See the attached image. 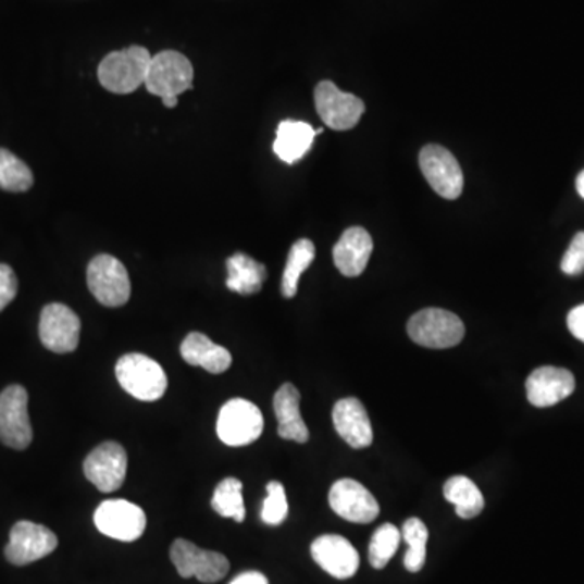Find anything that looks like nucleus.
Instances as JSON below:
<instances>
[{"label":"nucleus","mask_w":584,"mask_h":584,"mask_svg":"<svg viewBox=\"0 0 584 584\" xmlns=\"http://www.w3.org/2000/svg\"><path fill=\"white\" fill-rule=\"evenodd\" d=\"M151 58L153 55L150 51L141 46H131L122 51L111 52L99 64V84L111 94H134L145 85Z\"/></svg>","instance_id":"obj_1"},{"label":"nucleus","mask_w":584,"mask_h":584,"mask_svg":"<svg viewBox=\"0 0 584 584\" xmlns=\"http://www.w3.org/2000/svg\"><path fill=\"white\" fill-rule=\"evenodd\" d=\"M115 377L121 387L140 399V401H158L167 389V375L154 359L138 352L122 356L115 364Z\"/></svg>","instance_id":"obj_2"},{"label":"nucleus","mask_w":584,"mask_h":584,"mask_svg":"<svg viewBox=\"0 0 584 584\" xmlns=\"http://www.w3.org/2000/svg\"><path fill=\"white\" fill-rule=\"evenodd\" d=\"M408 335L415 345L428 349H448L464 338V323L460 316L444 309H424L409 319Z\"/></svg>","instance_id":"obj_3"},{"label":"nucleus","mask_w":584,"mask_h":584,"mask_svg":"<svg viewBox=\"0 0 584 584\" xmlns=\"http://www.w3.org/2000/svg\"><path fill=\"white\" fill-rule=\"evenodd\" d=\"M263 414L249 399L234 398L224 402L218 414L216 432L227 447H246L263 434Z\"/></svg>","instance_id":"obj_4"},{"label":"nucleus","mask_w":584,"mask_h":584,"mask_svg":"<svg viewBox=\"0 0 584 584\" xmlns=\"http://www.w3.org/2000/svg\"><path fill=\"white\" fill-rule=\"evenodd\" d=\"M194 85V65L177 51H163L151 58L145 87L157 97H179Z\"/></svg>","instance_id":"obj_5"},{"label":"nucleus","mask_w":584,"mask_h":584,"mask_svg":"<svg viewBox=\"0 0 584 584\" xmlns=\"http://www.w3.org/2000/svg\"><path fill=\"white\" fill-rule=\"evenodd\" d=\"M90 293L105 307H122L131 299L132 286L127 269L112 256L95 257L87 270Z\"/></svg>","instance_id":"obj_6"},{"label":"nucleus","mask_w":584,"mask_h":584,"mask_svg":"<svg viewBox=\"0 0 584 584\" xmlns=\"http://www.w3.org/2000/svg\"><path fill=\"white\" fill-rule=\"evenodd\" d=\"M32 440L28 393L22 385H10L0 393V442L13 450H25Z\"/></svg>","instance_id":"obj_7"},{"label":"nucleus","mask_w":584,"mask_h":584,"mask_svg":"<svg viewBox=\"0 0 584 584\" xmlns=\"http://www.w3.org/2000/svg\"><path fill=\"white\" fill-rule=\"evenodd\" d=\"M171 560L183 579L201 583H216L229 572V560L220 552L203 550L186 539H176L171 546Z\"/></svg>","instance_id":"obj_8"},{"label":"nucleus","mask_w":584,"mask_h":584,"mask_svg":"<svg viewBox=\"0 0 584 584\" xmlns=\"http://www.w3.org/2000/svg\"><path fill=\"white\" fill-rule=\"evenodd\" d=\"M419 166L432 189L447 200L463 192L464 177L457 158L440 145H427L419 153Z\"/></svg>","instance_id":"obj_9"},{"label":"nucleus","mask_w":584,"mask_h":584,"mask_svg":"<svg viewBox=\"0 0 584 584\" xmlns=\"http://www.w3.org/2000/svg\"><path fill=\"white\" fill-rule=\"evenodd\" d=\"M313 97L320 119L333 131H351L365 112L362 99L351 94H343L333 82H320Z\"/></svg>","instance_id":"obj_10"},{"label":"nucleus","mask_w":584,"mask_h":584,"mask_svg":"<svg viewBox=\"0 0 584 584\" xmlns=\"http://www.w3.org/2000/svg\"><path fill=\"white\" fill-rule=\"evenodd\" d=\"M58 544V536L49 527L32 523V521H18L10 531L5 559L12 566H29L54 552Z\"/></svg>","instance_id":"obj_11"},{"label":"nucleus","mask_w":584,"mask_h":584,"mask_svg":"<svg viewBox=\"0 0 584 584\" xmlns=\"http://www.w3.org/2000/svg\"><path fill=\"white\" fill-rule=\"evenodd\" d=\"M99 533L122 543H134L144 536L147 514L127 500H104L95 511Z\"/></svg>","instance_id":"obj_12"},{"label":"nucleus","mask_w":584,"mask_h":584,"mask_svg":"<svg viewBox=\"0 0 584 584\" xmlns=\"http://www.w3.org/2000/svg\"><path fill=\"white\" fill-rule=\"evenodd\" d=\"M82 323L77 313L64 303H49L39 319V338L42 346L58 355L74 352L80 343Z\"/></svg>","instance_id":"obj_13"},{"label":"nucleus","mask_w":584,"mask_h":584,"mask_svg":"<svg viewBox=\"0 0 584 584\" xmlns=\"http://www.w3.org/2000/svg\"><path fill=\"white\" fill-rule=\"evenodd\" d=\"M330 507L343 520L368 524L377 520L381 505L368 487L355 480H339L328 494Z\"/></svg>","instance_id":"obj_14"},{"label":"nucleus","mask_w":584,"mask_h":584,"mask_svg":"<svg viewBox=\"0 0 584 584\" xmlns=\"http://www.w3.org/2000/svg\"><path fill=\"white\" fill-rule=\"evenodd\" d=\"M85 476L104 494L119 490L127 474V453L117 442L98 445L84 463Z\"/></svg>","instance_id":"obj_15"},{"label":"nucleus","mask_w":584,"mask_h":584,"mask_svg":"<svg viewBox=\"0 0 584 584\" xmlns=\"http://www.w3.org/2000/svg\"><path fill=\"white\" fill-rule=\"evenodd\" d=\"M310 554L320 569L338 580L352 579L361 562L355 546L338 534L316 537L310 546Z\"/></svg>","instance_id":"obj_16"},{"label":"nucleus","mask_w":584,"mask_h":584,"mask_svg":"<svg viewBox=\"0 0 584 584\" xmlns=\"http://www.w3.org/2000/svg\"><path fill=\"white\" fill-rule=\"evenodd\" d=\"M572 372L554 365L536 369L526 381L527 401L536 408H549L575 392Z\"/></svg>","instance_id":"obj_17"},{"label":"nucleus","mask_w":584,"mask_h":584,"mask_svg":"<svg viewBox=\"0 0 584 584\" xmlns=\"http://www.w3.org/2000/svg\"><path fill=\"white\" fill-rule=\"evenodd\" d=\"M333 424L339 437L349 447L361 450V448L371 447L374 442V431H372L368 409L358 398H345L336 402L333 408Z\"/></svg>","instance_id":"obj_18"},{"label":"nucleus","mask_w":584,"mask_h":584,"mask_svg":"<svg viewBox=\"0 0 584 584\" xmlns=\"http://www.w3.org/2000/svg\"><path fill=\"white\" fill-rule=\"evenodd\" d=\"M374 240L364 227H349L333 247V262L341 275L356 278L368 269Z\"/></svg>","instance_id":"obj_19"},{"label":"nucleus","mask_w":584,"mask_h":584,"mask_svg":"<svg viewBox=\"0 0 584 584\" xmlns=\"http://www.w3.org/2000/svg\"><path fill=\"white\" fill-rule=\"evenodd\" d=\"M184 361L194 368H201L210 374H223L233 364V356L223 346L211 341L203 333H189L181 345Z\"/></svg>","instance_id":"obj_20"},{"label":"nucleus","mask_w":584,"mask_h":584,"mask_svg":"<svg viewBox=\"0 0 584 584\" xmlns=\"http://www.w3.org/2000/svg\"><path fill=\"white\" fill-rule=\"evenodd\" d=\"M276 419H278V435L285 440L306 444L309 440V428L300 414V393L293 384H285L276 392Z\"/></svg>","instance_id":"obj_21"},{"label":"nucleus","mask_w":584,"mask_h":584,"mask_svg":"<svg viewBox=\"0 0 584 584\" xmlns=\"http://www.w3.org/2000/svg\"><path fill=\"white\" fill-rule=\"evenodd\" d=\"M315 135V128H312V125L307 124V122L283 121L276 131L273 150H275L276 157L285 163H297L312 148Z\"/></svg>","instance_id":"obj_22"},{"label":"nucleus","mask_w":584,"mask_h":584,"mask_svg":"<svg viewBox=\"0 0 584 584\" xmlns=\"http://www.w3.org/2000/svg\"><path fill=\"white\" fill-rule=\"evenodd\" d=\"M229 291L250 296L259 293L266 279V269L246 253H234L226 262Z\"/></svg>","instance_id":"obj_23"},{"label":"nucleus","mask_w":584,"mask_h":584,"mask_svg":"<svg viewBox=\"0 0 584 584\" xmlns=\"http://www.w3.org/2000/svg\"><path fill=\"white\" fill-rule=\"evenodd\" d=\"M444 495L451 505H455L457 514L463 520H471L483 513L484 495L480 487L467 476H453L445 483Z\"/></svg>","instance_id":"obj_24"},{"label":"nucleus","mask_w":584,"mask_h":584,"mask_svg":"<svg viewBox=\"0 0 584 584\" xmlns=\"http://www.w3.org/2000/svg\"><path fill=\"white\" fill-rule=\"evenodd\" d=\"M313 259H315V246L312 240L299 239L294 243L282 279V294L286 299H293L296 296L300 276L312 265Z\"/></svg>","instance_id":"obj_25"},{"label":"nucleus","mask_w":584,"mask_h":584,"mask_svg":"<svg viewBox=\"0 0 584 584\" xmlns=\"http://www.w3.org/2000/svg\"><path fill=\"white\" fill-rule=\"evenodd\" d=\"M211 507L220 517L233 518L237 523L246 520V507H244L243 483L236 477H226L214 488Z\"/></svg>","instance_id":"obj_26"},{"label":"nucleus","mask_w":584,"mask_h":584,"mask_svg":"<svg viewBox=\"0 0 584 584\" xmlns=\"http://www.w3.org/2000/svg\"><path fill=\"white\" fill-rule=\"evenodd\" d=\"M402 539L408 544V552L405 556V567L408 572H421L427 557V526L419 518H409L402 524Z\"/></svg>","instance_id":"obj_27"},{"label":"nucleus","mask_w":584,"mask_h":584,"mask_svg":"<svg viewBox=\"0 0 584 584\" xmlns=\"http://www.w3.org/2000/svg\"><path fill=\"white\" fill-rule=\"evenodd\" d=\"M35 177L32 170L12 151L0 148V189L7 192H26L32 189Z\"/></svg>","instance_id":"obj_28"},{"label":"nucleus","mask_w":584,"mask_h":584,"mask_svg":"<svg viewBox=\"0 0 584 584\" xmlns=\"http://www.w3.org/2000/svg\"><path fill=\"white\" fill-rule=\"evenodd\" d=\"M401 543V531L395 524H384L375 531L369 546V562L374 569L382 570L398 550Z\"/></svg>","instance_id":"obj_29"},{"label":"nucleus","mask_w":584,"mask_h":584,"mask_svg":"<svg viewBox=\"0 0 584 584\" xmlns=\"http://www.w3.org/2000/svg\"><path fill=\"white\" fill-rule=\"evenodd\" d=\"M288 498L282 483L272 481L266 484V497L263 500L262 521L269 526H279L288 518Z\"/></svg>","instance_id":"obj_30"},{"label":"nucleus","mask_w":584,"mask_h":584,"mask_svg":"<svg viewBox=\"0 0 584 584\" xmlns=\"http://www.w3.org/2000/svg\"><path fill=\"white\" fill-rule=\"evenodd\" d=\"M566 275H580L584 272V233L576 234L562 259Z\"/></svg>","instance_id":"obj_31"},{"label":"nucleus","mask_w":584,"mask_h":584,"mask_svg":"<svg viewBox=\"0 0 584 584\" xmlns=\"http://www.w3.org/2000/svg\"><path fill=\"white\" fill-rule=\"evenodd\" d=\"M18 293V279L12 266L0 263V312L15 299Z\"/></svg>","instance_id":"obj_32"},{"label":"nucleus","mask_w":584,"mask_h":584,"mask_svg":"<svg viewBox=\"0 0 584 584\" xmlns=\"http://www.w3.org/2000/svg\"><path fill=\"white\" fill-rule=\"evenodd\" d=\"M569 330L576 339L584 343V306L575 307L572 312L569 313Z\"/></svg>","instance_id":"obj_33"},{"label":"nucleus","mask_w":584,"mask_h":584,"mask_svg":"<svg viewBox=\"0 0 584 584\" xmlns=\"http://www.w3.org/2000/svg\"><path fill=\"white\" fill-rule=\"evenodd\" d=\"M229 584H269V580L260 572H246L237 575Z\"/></svg>","instance_id":"obj_34"},{"label":"nucleus","mask_w":584,"mask_h":584,"mask_svg":"<svg viewBox=\"0 0 584 584\" xmlns=\"http://www.w3.org/2000/svg\"><path fill=\"white\" fill-rule=\"evenodd\" d=\"M177 98L179 97H164L163 104L166 105L167 109H174L177 105Z\"/></svg>","instance_id":"obj_35"},{"label":"nucleus","mask_w":584,"mask_h":584,"mask_svg":"<svg viewBox=\"0 0 584 584\" xmlns=\"http://www.w3.org/2000/svg\"><path fill=\"white\" fill-rule=\"evenodd\" d=\"M576 189H579V194L584 198V171L580 174L579 179H576Z\"/></svg>","instance_id":"obj_36"}]
</instances>
